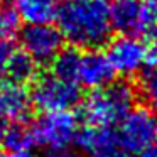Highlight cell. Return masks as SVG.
Here are the masks:
<instances>
[{"mask_svg": "<svg viewBox=\"0 0 157 157\" xmlns=\"http://www.w3.org/2000/svg\"><path fill=\"white\" fill-rule=\"evenodd\" d=\"M78 132L79 123L71 110L42 112L31 127L34 144L49 150H66L71 144H75Z\"/></svg>", "mask_w": 157, "mask_h": 157, "instance_id": "obj_4", "label": "cell"}, {"mask_svg": "<svg viewBox=\"0 0 157 157\" xmlns=\"http://www.w3.org/2000/svg\"><path fill=\"white\" fill-rule=\"evenodd\" d=\"M79 49L69 48V49H61L52 59V73L64 79L75 81L76 68H78V59H79Z\"/></svg>", "mask_w": 157, "mask_h": 157, "instance_id": "obj_15", "label": "cell"}, {"mask_svg": "<svg viewBox=\"0 0 157 157\" xmlns=\"http://www.w3.org/2000/svg\"><path fill=\"white\" fill-rule=\"evenodd\" d=\"M54 19L63 39L76 49H98L112 39L110 0H63Z\"/></svg>", "mask_w": 157, "mask_h": 157, "instance_id": "obj_1", "label": "cell"}, {"mask_svg": "<svg viewBox=\"0 0 157 157\" xmlns=\"http://www.w3.org/2000/svg\"><path fill=\"white\" fill-rule=\"evenodd\" d=\"M75 144L85 157H128L117 135L115 127L86 125L76 135Z\"/></svg>", "mask_w": 157, "mask_h": 157, "instance_id": "obj_9", "label": "cell"}, {"mask_svg": "<svg viewBox=\"0 0 157 157\" xmlns=\"http://www.w3.org/2000/svg\"><path fill=\"white\" fill-rule=\"evenodd\" d=\"M137 91L125 81H112L106 86L91 90L83 101V120L93 127H115L135 106Z\"/></svg>", "mask_w": 157, "mask_h": 157, "instance_id": "obj_2", "label": "cell"}, {"mask_svg": "<svg viewBox=\"0 0 157 157\" xmlns=\"http://www.w3.org/2000/svg\"><path fill=\"white\" fill-rule=\"evenodd\" d=\"M44 157H78V155L66 149V150H49Z\"/></svg>", "mask_w": 157, "mask_h": 157, "instance_id": "obj_21", "label": "cell"}, {"mask_svg": "<svg viewBox=\"0 0 157 157\" xmlns=\"http://www.w3.org/2000/svg\"><path fill=\"white\" fill-rule=\"evenodd\" d=\"M117 135L127 155H140L157 142V115L145 106H133L118 123Z\"/></svg>", "mask_w": 157, "mask_h": 157, "instance_id": "obj_6", "label": "cell"}, {"mask_svg": "<svg viewBox=\"0 0 157 157\" xmlns=\"http://www.w3.org/2000/svg\"><path fill=\"white\" fill-rule=\"evenodd\" d=\"M140 93L147 103V108L157 115V69H150L140 79Z\"/></svg>", "mask_w": 157, "mask_h": 157, "instance_id": "obj_17", "label": "cell"}, {"mask_svg": "<svg viewBox=\"0 0 157 157\" xmlns=\"http://www.w3.org/2000/svg\"><path fill=\"white\" fill-rule=\"evenodd\" d=\"M63 39L58 27L51 24H27L21 32L22 51L37 64H48L63 49Z\"/></svg>", "mask_w": 157, "mask_h": 157, "instance_id": "obj_8", "label": "cell"}, {"mask_svg": "<svg viewBox=\"0 0 157 157\" xmlns=\"http://www.w3.org/2000/svg\"><path fill=\"white\" fill-rule=\"evenodd\" d=\"M113 71L110 61L106 59L105 52H100L96 49H85V52H79L78 68L75 75V83L79 88L96 90L106 86L113 81Z\"/></svg>", "mask_w": 157, "mask_h": 157, "instance_id": "obj_10", "label": "cell"}, {"mask_svg": "<svg viewBox=\"0 0 157 157\" xmlns=\"http://www.w3.org/2000/svg\"><path fill=\"white\" fill-rule=\"evenodd\" d=\"M105 56L115 73L133 76L147 64V46L140 37L122 34L108 41Z\"/></svg>", "mask_w": 157, "mask_h": 157, "instance_id": "obj_7", "label": "cell"}, {"mask_svg": "<svg viewBox=\"0 0 157 157\" xmlns=\"http://www.w3.org/2000/svg\"><path fill=\"white\" fill-rule=\"evenodd\" d=\"M0 145L7 150H31L34 147L31 128L22 122H0Z\"/></svg>", "mask_w": 157, "mask_h": 157, "instance_id": "obj_13", "label": "cell"}, {"mask_svg": "<svg viewBox=\"0 0 157 157\" xmlns=\"http://www.w3.org/2000/svg\"><path fill=\"white\" fill-rule=\"evenodd\" d=\"M32 106L41 112H64L73 110L81 101V90L75 81L49 73L36 79L31 91Z\"/></svg>", "mask_w": 157, "mask_h": 157, "instance_id": "obj_5", "label": "cell"}, {"mask_svg": "<svg viewBox=\"0 0 157 157\" xmlns=\"http://www.w3.org/2000/svg\"><path fill=\"white\" fill-rule=\"evenodd\" d=\"M139 157H157V142L154 145H150L149 149H145Z\"/></svg>", "mask_w": 157, "mask_h": 157, "instance_id": "obj_22", "label": "cell"}, {"mask_svg": "<svg viewBox=\"0 0 157 157\" xmlns=\"http://www.w3.org/2000/svg\"><path fill=\"white\" fill-rule=\"evenodd\" d=\"M32 108L31 91L12 79L0 81V122H22Z\"/></svg>", "mask_w": 157, "mask_h": 157, "instance_id": "obj_11", "label": "cell"}, {"mask_svg": "<svg viewBox=\"0 0 157 157\" xmlns=\"http://www.w3.org/2000/svg\"><path fill=\"white\" fill-rule=\"evenodd\" d=\"M0 157H34V154L27 149H24V150H7V152L2 154Z\"/></svg>", "mask_w": 157, "mask_h": 157, "instance_id": "obj_20", "label": "cell"}, {"mask_svg": "<svg viewBox=\"0 0 157 157\" xmlns=\"http://www.w3.org/2000/svg\"><path fill=\"white\" fill-rule=\"evenodd\" d=\"M15 52L14 46L9 39H0V81L7 78V69L12 54Z\"/></svg>", "mask_w": 157, "mask_h": 157, "instance_id": "obj_18", "label": "cell"}, {"mask_svg": "<svg viewBox=\"0 0 157 157\" xmlns=\"http://www.w3.org/2000/svg\"><path fill=\"white\" fill-rule=\"evenodd\" d=\"M9 4L25 24H51L58 12V0H10Z\"/></svg>", "mask_w": 157, "mask_h": 157, "instance_id": "obj_12", "label": "cell"}, {"mask_svg": "<svg viewBox=\"0 0 157 157\" xmlns=\"http://www.w3.org/2000/svg\"><path fill=\"white\" fill-rule=\"evenodd\" d=\"M37 75V63H34L24 51H15L10 58L9 63V69H7V76L9 79L17 83H25L32 81Z\"/></svg>", "mask_w": 157, "mask_h": 157, "instance_id": "obj_14", "label": "cell"}, {"mask_svg": "<svg viewBox=\"0 0 157 157\" xmlns=\"http://www.w3.org/2000/svg\"><path fill=\"white\" fill-rule=\"evenodd\" d=\"M19 25H21V19L12 9V5L0 0V39L10 41L19 32Z\"/></svg>", "mask_w": 157, "mask_h": 157, "instance_id": "obj_16", "label": "cell"}, {"mask_svg": "<svg viewBox=\"0 0 157 157\" xmlns=\"http://www.w3.org/2000/svg\"><path fill=\"white\" fill-rule=\"evenodd\" d=\"M112 24L122 34L154 39L157 36V0H115Z\"/></svg>", "mask_w": 157, "mask_h": 157, "instance_id": "obj_3", "label": "cell"}, {"mask_svg": "<svg viewBox=\"0 0 157 157\" xmlns=\"http://www.w3.org/2000/svg\"><path fill=\"white\" fill-rule=\"evenodd\" d=\"M147 63L152 66V69H157V36L154 37L152 46L147 48Z\"/></svg>", "mask_w": 157, "mask_h": 157, "instance_id": "obj_19", "label": "cell"}]
</instances>
